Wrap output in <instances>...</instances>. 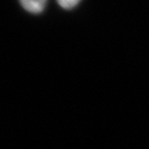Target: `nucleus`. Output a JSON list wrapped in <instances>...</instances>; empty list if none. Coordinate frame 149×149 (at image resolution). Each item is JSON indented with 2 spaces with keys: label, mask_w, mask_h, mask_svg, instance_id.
<instances>
[{
  "label": "nucleus",
  "mask_w": 149,
  "mask_h": 149,
  "mask_svg": "<svg viewBox=\"0 0 149 149\" xmlns=\"http://www.w3.org/2000/svg\"><path fill=\"white\" fill-rule=\"evenodd\" d=\"M81 0H57V2L59 3L61 7L66 9H70L72 7L77 6Z\"/></svg>",
  "instance_id": "f03ea898"
},
{
  "label": "nucleus",
  "mask_w": 149,
  "mask_h": 149,
  "mask_svg": "<svg viewBox=\"0 0 149 149\" xmlns=\"http://www.w3.org/2000/svg\"><path fill=\"white\" fill-rule=\"evenodd\" d=\"M48 0H20L22 6L29 13L38 14L42 12Z\"/></svg>",
  "instance_id": "f257e3e1"
}]
</instances>
